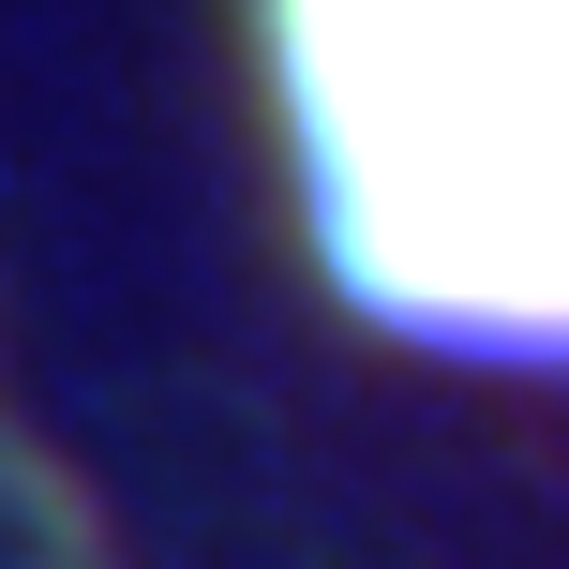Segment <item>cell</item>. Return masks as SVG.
<instances>
[{
	"label": "cell",
	"mask_w": 569,
	"mask_h": 569,
	"mask_svg": "<svg viewBox=\"0 0 569 569\" xmlns=\"http://www.w3.org/2000/svg\"><path fill=\"white\" fill-rule=\"evenodd\" d=\"M315 256L465 360H569V0H270Z\"/></svg>",
	"instance_id": "1"
}]
</instances>
